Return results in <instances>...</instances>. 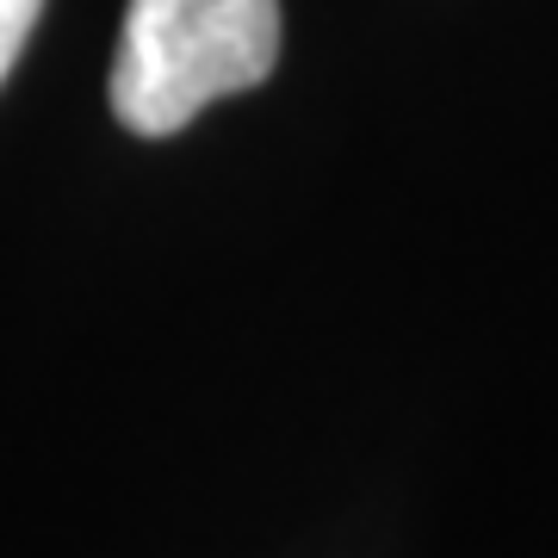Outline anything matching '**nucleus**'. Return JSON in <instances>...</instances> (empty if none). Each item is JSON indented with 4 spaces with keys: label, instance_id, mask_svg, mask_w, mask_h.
I'll list each match as a JSON object with an SVG mask.
<instances>
[{
    "label": "nucleus",
    "instance_id": "1",
    "mask_svg": "<svg viewBox=\"0 0 558 558\" xmlns=\"http://www.w3.org/2000/svg\"><path fill=\"white\" fill-rule=\"evenodd\" d=\"M279 62V0H131L112 57V119L174 137L211 100L248 94Z\"/></svg>",
    "mask_w": 558,
    "mask_h": 558
},
{
    "label": "nucleus",
    "instance_id": "2",
    "mask_svg": "<svg viewBox=\"0 0 558 558\" xmlns=\"http://www.w3.org/2000/svg\"><path fill=\"white\" fill-rule=\"evenodd\" d=\"M38 13H44V0H0V81L13 75V62H20Z\"/></svg>",
    "mask_w": 558,
    "mask_h": 558
}]
</instances>
